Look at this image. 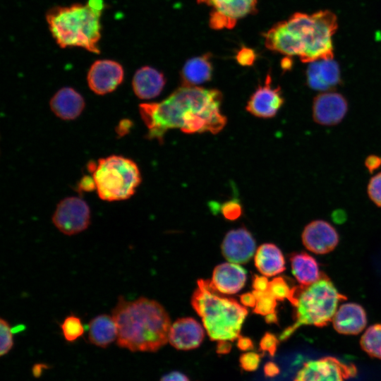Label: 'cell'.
Segmentation results:
<instances>
[{
	"instance_id": "cell-25",
	"label": "cell",
	"mask_w": 381,
	"mask_h": 381,
	"mask_svg": "<svg viewBox=\"0 0 381 381\" xmlns=\"http://www.w3.org/2000/svg\"><path fill=\"white\" fill-rule=\"evenodd\" d=\"M227 17L237 20L257 12L258 0H197Z\"/></svg>"
},
{
	"instance_id": "cell-18",
	"label": "cell",
	"mask_w": 381,
	"mask_h": 381,
	"mask_svg": "<svg viewBox=\"0 0 381 381\" xmlns=\"http://www.w3.org/2000/svg\"><path fill=\"white\" fill-rule=\"evenodd\" d=\"M334 329L343 334H358L366 326L365 310L359 304L347 303L337 310L332 318Z\"/></svg>"
},
{
	"instance_id": "cell-4",
	"label": "cell",
	"mask_w": 381,
	"mask_h": 381,
	"mask_svg": "<svg viewBox=\"0 0 381 381\" xmlns=\"http://www.w3.org/2000/svg\"><path fill=\"white\" fill-rule=\"evenodd\" d=\"M210 280L200 279L191 304L200 316L208 336L214 341H232L241 335L248 310L234 298L220 296Z\"/></svg>"
},
{
	"instance_id": "cell-36",
	"label": "cell",
	"mask_w": 381,
	"mask_h": 381,
	"mask_svg": "<svg viewBox=\"0 0 381 381\" xmlns=\"http://www.w3.org/2000/svg\"><path fill=\"white\" fill-rule=\"evenodd\" d=\"M278 344L277 337L272 333L267 332L260 341V349L262 351L267 352L272 356L277 351Z\"/></svg>"
},
{
	"instance_id": "cell-23",
	"label": "cell",
	"mask_w": 381,
	"mask_h": 381,
	"mask_svg": "<svg viewBox=\"0 0 381 381\" xmlns=\"http://www.w3.org/2000/svg\"><path fill=\"white\" fill-rule=\"evenodd\" d=\"M255 265L265 277H273L285 270V260L279 248L272 243L261 245L255 252Z\"/></svg>"
},
{
	"instance_id": "cell-11",
	"label": "cell",
	"mask_w": 381,
	"mask_h": 381,
	"mask_svg": "<svg viewBox=\"0 0 381 381\" xmlns=\"http://www.w3.org/2000/svg\"><path fill=\"white\" fill-rule=\"evenodd\" d=\"M348 110L346 99L340 93L327 91L313 99L312 115L315 123L334 126L340 123Z\"/></svg>"
},
{
	"instance_id": "cell-32",
	"label": "cell",
	"mask_w": 381,
	"mask_h": 381,
	"mask_svg": "<svg viewBox=\"0 0 381 381\" xmlns=\"http://www.w3.org/2000/svg\"><path fill=\"white\" fill-rule=\"evenodd\" d=\"M367 191L370 199L377 206L381 207V172L370 179Z\"/></svg>"
},
{
	"instance_id": "cell-10",
	"label": "cell",
	"mask_w": 381,
	"mask_h": 381,
	"mask_svg": "<svg viewBox=\"0 0 381 381\" xmlns=\"http://www.w3.org/2000/svg\"><path fill=\"white\" fill-rule=\"evenodd\" d=\"M124 71L117 61L110 59L95 61L87 75L90 89L97 95H103L113 92L122 83Z\"/></svg>"
},
{
	"instance_id": "cell-27",
	"label": "cell",
	"mask_w": 381,
	"mask_h": 381,
	"mask_svg": "<svg viewBox=\"0 0 381 381\" xmlns=\"http://www.w3.org/2000/svg\"><path fill=\"white\" fill-rule=\"evenodd\" d=\"M253 294L256 298L254 313L265 317L276 314L275 310L277 300L273 296L269 289L265 291L253 290Z\"/></svg>"
},
{
	"instance_id": "cell-46",
	"label": "cell",
	"mask_w": 381,
	"mask_h": 381,
	"mask_svg": "<svg viewBox=\"0 0 381 381\" xmlns=\"http://www.w3.org/2000/svg\"><path fill=\"white\" fill-rule=\"evenodd\" d=\"M46 368L44 364H36L32 368L33 375L36 377H40L44 369Z\"/></svg>"
},
{
	"instance_id": "cell-40",
	"label": "cell",
	"mask_w": 381,
	"mask_h": 381,
	"mask_svg": "<svg viewBox=\"0 0 381 381\" xmlns=\"http://www.w3.org/2000/svg\"><path fill=\"white\" fill-rule=\"evenodd\" d=\"M160 381H190V380L183 373L174 371L164 375Z\"/></svg>"
},
{
	"instance_id": "cell-37",
	"label": "cell",
	"mask_w": 381,
	"mask_h": 381,
	"mask_svg": "<svg viewBox=\"0 0 381 381\" xmlns=\"http://www.w3.org/2000/svg\"><path fill=\"white\" fill-rule=\"evenodd\" d=\"M78 190L80 192L85 191V192H90L94 190H96V186L95 181L92 177L89 176H83L78 185Z\"/></svg>"
},
{
	"instance_id": "cell-28",
	"label": "cell",
	"mask_w": 381,
	"mask_h": 381,
	"mask_svg": "<svg viewBox=\"0 0 381 381\" xmlns=\"http://www.w3.org/2000/svg\"><path fill=\"white\" fill-rule=\"evenodd\" d=\"M61 328L65 340L68 342L76 341L85 332L80 318L74 315L67 316L63 321Z\"/></svg>"
},
{
	"instance_id": "cell-5",
	"label": "cell",
	"mask_w": 381,
	"mask_h": 381,
	"mask_svg": "<svg viewBox=\"0 0 381 381\" xmlns=\"http://www.w3.org/2000/svg\"><path fill=\"white\" fill-rule=\"evenodd\" d=\"M284 22L294 49L302 62L333 59L332 36L338 25L332 12L295 13Z\"/></svg>"
},
{
	"instance_id": "cell-8",
	"label": "cell",
	"mask_w": 381,
	"mask_h": 381,
	"mask_svg": "<svg viewBox=\"0 0 381 381\" xmlns=\"http://www.w3.org/2000/svg\"><path fill=\"white\" fill-rule=\"evenodd\" d=\"M90 219V209L87 202L74 196L61 200L52 217L56 229L67 236L75 235L87 229Z\"/></svg>"
},
{
	"instance_id": "cell-42",
	"label": "cell",
	"mask_w": 381,
	"mask_h": 381,
	"mask_svg": "<svg viewBox=\"0 0 381 381\" xmlns=\"http://www.w3.org/2000/svg\"><path fill=\"white\" fill-rule=\"evenodd\" d=\"M241 303L245 306L255 307L256 298L252 293H246L240 296Z\"/></svg>"
},
{
	"instance_id": "cell-6",
	"label": "cell",
	"mask_w": 381,
	"mask_h": 381,
	"mask_svg": "<svg viewBox=\"0 0 381 381\" xmlns=\"http://www.w3.org/2000/svg\"><path fill=\"white\" fill-rule=\"evenodd\" d=\"M346 298L327 277L310 285L293 288L289 301L295 307V322L284 330L279 339H288L302 325H327L332 320L339 302Z\"/></svg>"
},
{
	"instance_id": "cell-38",
	"label": "cell",
	"mask_w": 381,
	"mask_h": 381,
	"mask_svg": "<svg viewBox=\"0 0 381 381\" xmlns=\"http://www.w3.org/2000/svg\"><path fill=\"white\" fill-rule=\"evenodd\" d=\"M365 166L370 173H373L381 166V157L370 155L365 160Z\"/></svg>"
},
{
	"instance_id": "cell-16",
	"label": "cell",
	"mask_w": 381,
	"mask_h": 381,
	"mask_svg": "<svg viewBox=\"0 0 381 381\" xmlns=\"http://www.w3.org/2000/svg\"><path fill=\"white\" fill-rule=\"evenodd\" d=\"M205 337V330L201 325L192 318H182L171 325L169 341L179 350H190L198 348Z\"/></svg>"
},
{
	"instance_id": "cell-7",
	"label": "cell",
	"mask_w": 381,
	"mask_h": 381,
	"mask_svg": "<svg viewBox=\"0 0 381 381\" xmlns=\"http://www.w3.org/2000/svg\"><path fill=\"white\" fill-rule=\"evenodd\" d=\"M92 176L99 197L109 202L128 199L141 182L136 163L120 155L99 159L92 171Z\"/></svg>"
},
{
	"instance_id": "cell-20",
	"label": "cell",
	"mask_w": 381,
	"mask_h": 381,
	"mask_svg": "<svg viewBox=\"0 0 381 381\" xmlns=\"http://www.w3.org/2000/svg\"><path fill=\"white\" fill-rule=\"evenodd\" d=\"M50 107L59 118L63 120H73L78 117L84 109L85 101L75 90L66 87L54 95L50 100Z\"/></svg>"
},
{
	"instance_id": "cell-24",
	"label": "cell",
	"mask_w": 381,
	"mask_h": 381,
	"mask_svg": "<svg viewBox=\"0 0 381 381\" xmlns=\"http://www.w3.org/2000/svg\"><path fill=\"white\" fill-rule=\"evenodd\" d=\"M292 274L302 286H308L322 277L315 259L306 253L293 254L290 258Z\"/></svg>"
},
{
	"instance_id": "cell-15",
	"label": "cell",
	"mask_w": 381,
	"mask_h": 381,
	"mask_svg": "<svg viewBox=\"0 0 381 381\" xmlns=\"http://www.w3.org/2000/svg\"><path fill=\"white\" fill-rule=\"evenodd\" d=\"M306 83L313 90L331 91L341 83L340 69L332 59H321L309 63Z\"/></svg>"
},
{
	"instance_id": "cell-13",
	"label": "cell",
	"mask_w": 381,
	"mask_h": 381,
	"mask_svg": "<svg viewBox=\"0 0 381 381\" xmlns=\"http://www.w3.org/2000/svg\"><path fill=\"white\" fill-rule=\"evenodd\" d=\"M303 246L315 254L332 251L339 243L336 229L324 220H315L304 228L301 235Z\"/></svg>"
},
{
	"instance_id": "cell-19",
	"label": "cell",
	"mask_w": 381,
	"mask_h": 381,
	"mask_svg": "<svg viewBox=\"0 0 381 381\" xmlns=\"http://www.w3.org/2000/svg\"><path fill=\"white\" fill-rule=\"evenodd\" d=\"M166 83L163 73L145 66L135 73L132 87L135 95L142 99H150L158 96Z\"/></svg>"
},
{
	"instance_id": "cell-22",
	"label": "cell",
	"mask_w": 381,
	"mask_h": 381,
	"mask_svg": "<svg viewBox=\"0 0 381 381\" xmlns=\"http://www.w3.org/2000/svg\"><path fill=\"white\" fill-rule=\"evenodd\" d=\"M88 340L98 347L107 348L117 339L118 328L112 315L101 314L88 323Z\"/></svg>"
},
{
	"instance_id": "cell-26",
	"label": "cell",
	"mask_w": 381,
	"mask_h": 381,
	"mask_svg": "<svg viewBox=\"0 0 381 381\" xmlns=\"http://www.w3.org/2000/svg\"><path fill=\"white\" fill-rule=\"evenodd\" d=\"M360 344L369 356L381 358V324L370 326L362 335Z\"/></svg>"
},
{
	"instance_id": "cell-43",
	"label": "cell",
	"mask_w": 381,
	"mask_h": 381,
	"mask_svg": "<svg viewBox=\"0 0 381 381\" xmlns=\"http://www.w3.org/2000/svg\"><path fill=\"white\" fill-rule=\"evenodd\" d=\"M264 372L267 377H274L279 373V370L274 363L268 362L265 365Z\"/></svg>"
},
{
	"instance_id": "cell-45",
	"label": "cell",
	"mask_w": 381,
	"mask_h": 381,
	"mask_svg": "<svg viewBox=\"0 0 381 381\" xmlns=\"http://www.w3.org/2000/svg\"><path fill=\"white\" fill-rule=\"evenodd\" d=\"M231 346L229 341H218L217 352L219 354H224L231 350Z\"/></svg>"
},
{
	"instance_id": "cell-34",
	"label": "cell",
	"mask_w": 381,
	"mask_h": 381,
	"mask_svg": "<svg viewBox=\"0 0 381 381\" xmlns=\"http://www.w3.org/2000/svg\"><path fill=\"white\" fill-rule=\"evenodd\" d=\"M223 216L229 220H235L238 218L242 212L240 202L234 199L224 202L220 207Z\"/></svg>"
},
{
	"instance_id": "cell-31",
	"label": "cell",
	"mask_w": 381,
	"mask_h": 381,
	"mask_svg": "<svg viewBox=\"0 0 381 381\" xmlns=\"http://www.w3.org/2000/svg\"><path fill=\"white\" fill-rule=\"evenodd\" d=\"M236 22L237 20L214 10L210 13L209 25L214 30L231 29L236 25Z\"/></svg>"
},
{
	"instance_id": "cell-47",
	"label": "cell",
	"mask_w": 381,
	"mask_h": 381,
	"mask_svg": "<svg viewBox=\"0 0 381 381\" xmlns=\"http://www.w3.org/2000/svg\"><path fill=\"white\" fill-rule=\"evenodd\" d=\"M289 64H291V61H289L288 59H284L282 61V68H283L288 69L289 68L291 67V65H289Z\"/></svg>"
},
{
	"instance_id": "cell-1",
	"label": "cell",
	"mask_w": 381,
	"mask_h": 381,
	"mask_svg": "<svg viewBox=\"0 0 381 381\" xmlns=\"http://www.w3.org/2000/svg\"><path fill=\"white\" fill-rule=\"evenodd\" d=\"M222 97L217 89L181 85L159 102L140 104L147 138L162 143L166 132L176 128L186 133H219L226 123L221 112Z\"/></svg>"
},
{
	"instance_id": "cell-17",
	"label": "cell",
	"mask_w": 381,
	"mask_h": 381,
	"mask_svg": "<svg viewBox=\"0 0 381 381\" xmlns=\"http://www.w3.org/2000/svg\"><path fill=\"white\" fill-rule=\"evenodd\" d=\"M246 281L245 270L238 264L229 262L222 263L214 269L210 283L219 293L234 294L243 287Z\"/></svg>"
},
{
	"instance_id": "cell-2",
	"label": "cell",
	"mask_w": 381,
	"mask_h": 381,
	"mask_svg": "<svg viewBox=\"0 0 381 381\" xmlns=\"http://www.w3.org/2000/svg\"><path fill=\"white\" fill-rule=\"evenodd\" d=\"M117 325L116 344L133 352H155L169 341L170 318L157 301L120 296L111 311Z\"/></svg>"
},
{
	"instance_id": "cell-3",
	"label": "cell",
	"mask_w": 381,
	"mask_h": 381,
	"mask_svg": "<svg viewBox=\"0 0 381 381\" xmlns=\"http://www.w3.org/2000/svg\"><path fill=\"white\" fill-rule=\"evenodd\" d=\"M103 0H88L85 4L56 6L46 13L49 30L61 48L81 47L99 54L101 16Z\"/></svg>"
},
{
	"instance_id": "cell-44",
	"label": "cell",
	"mask_w": 381,
	"mask_h": 381,
	"mask_svg": "<svg viewBox=\"0 0 381 381\" xmlns=\"http://www.w3.org/2000/svg\"><path fill=\"white\" fill-rule=\"evenodd\" d=\"M132 123L130 120L124 119L120 121L116 132L119 135H123L128 132Z\"/></svg>"
},
{
	"instance_id": "cell-41",
	"label": "cell",
	"mask_w": 381,
	"mask_h": 381,
	"mask_svg": "<svg viewBox=\"0 0 381 381\" xmlns=\"http://www.w3.org/2000/svg\"><path fill=\"white\" fill-rule=\"evenodd\" d=\"M237 339V346L240 350L248 351L253 349V343L248 337L240 336Z\"/></svg>"
},
{
	"instance_id": "cell-9",
	"label": "cell",
	"mask_w": 381,
	"mask_h": 381,
	"mask_svg": "<svg viewBox=\"0 0 381 381\" xmlns=\"http://www.w3.org/2000/svg\"><path fill=\"white\" fill-rule=\"evenodd\" d=\"M356 373L355 366L328 356L306 363L294 381H344Z\"/></svg>"
},
{
	"instance_id": "cell-29",
	"label": "cell",
	"mask_w": 381,
	"mask_h": 381,
	"mask_svg": "<svg viewBox=\"0 0 381 381\" xmlns=\"http://www.w3.org/2000/svg\"><path fill=\"white\" fill-rule=\"evenodd\" d=\"M268 289L277 301H289L293 291V289H290L287 282L281 277L270 282Z\"/></svg>"
},
{
	"instance_id": "cell-12",
	"label": "cell",
	"mask_w": 381,
	"mask_h": 381,
	"mask_svg": "<svg viewBox=\"0 0 381 381\" xmlns=\"http://www.w3.org/2000/svg\"><path fill=\"white\" fill-rule=\"evenodd\" d=\"M284 102L281 88L272 87V77L267 74L265 84L258 87L248 101L246 109L256 117L269 119L277 114Z\"/></svg>"
},
{
	"instance_id": "cell-30",
	"label": "cell",
	"mask_w": 381,
	"mask_h": 381,
	"mask_svg": "<svg viewBox=\"0 0 381 381\" xmlns=\"http://www.w3.org/2000/svg\"><path fill=\"white\" fill-rule=\"evenodd\" d=\"M0 337H1V356L7 354L13 346V337L12 329L7 320H0Z\"/></svg>"
},
{
	"instance_id": "cell-35",
	"label": "cell",
	"mask_w": 381,
	"mask_h": 381,
	"mask_svg": "<svg viewBox=\"0 0 381 381\" xmlns=\"http://www.w3.org/2000/svg\"><path fill=\"white\" fill-rule=\"evenodd\" d=\"M238 64L243 66H250L253 65L257 58L254 49L243 46L236 53L235 56Z\"/></svg>"
},
{
	"instance_id": "cell-21",
	"label": "cell",
	"mask_w": 381,
	"mask_h": 381,
	"mask_svg": "<svg viewBox=\"0 0 381 381\" xmlns=\"http://www.w3.org/2000/svg\"><path fill=\"white\" fill-rule=\"evenodd\" d=\"M212 54L207 52L189 59L181 71L182 86H197L212 79L213 66Z\"/></svg>"
},
{
	"instance_id": "cell-39",
	"label": "cell",
	"mask_w": 381,
	"mask_h": 381,
	"mask_svg": "<svg viewBox=\"0 0 381 381\" xmlns=\"http://www.w3.org/2000/svg\"><path fill=\"white\" fill-rule=\"evenodd\" d=\"M269 282L265 276L255 275L253 280V287L255 291H265L268 289Z\"/></svg>"
},
{
	"instance_id": "cell-33",
	"label": "cell",
	"mask_w": 381,
	"mask_h": 381,
	"mask_svg": "<svg viewBox=\"0 0 381 381\" xmlns=\"http://www.w3.org/2000/svg\"><path fill=\"white\" fill-rule=\"evenodd\" d=\"M260 363V355L253 351L246 352L241 355L239 363L241 368L246 372H253L257 370Z\"/></svg>"
},
{
	"instance_id": "cell-14",
	"label": "cell",
	"mask_w": 381,
	"mask_h": 381,
	"mask_svg": "<svg viewBox=\"0 0 381 381\" xmlns=\"http://www.w3.org/2000/svg\"><path fill=\"white\" fill-rule=\"evenodd\" d=\"M224 257L230 262H248L255 251V241L251 234L244 227L229 231L221 246Z\"/></svg>"
}]
</instances>
